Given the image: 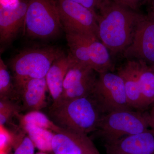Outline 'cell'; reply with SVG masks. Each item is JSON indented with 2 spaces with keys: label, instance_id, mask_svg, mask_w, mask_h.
<instances>
[{
  "label": "cell",
  "instance_id": "cell-1",
  "mask_svg": "<svg viewBox=\"0 0 154 154\" xmlns=\"http://www.w3.org/2000/svg\"><path fill=\"white\" fill-rule=\"evenodd\" d=\"M144 15L109 0L97 13L100 41L111 54L123 53L130 45Z\"/></svg>",
  "mask_w": 154,
  "mask_h": 154
},
{
  "label": "cell",
  "instance_id": "cell-2",
  "mask_svg": "<svg viewBox=\"0 0 154 154\" xmlns=\"http://www.w3.org/2000/svg\"><path fill=\"white\" fill-rule=\"evenodd\" d=\"M105 113L93 93L49 107L48 116L58 126L88 134L96 132Z\"/></svg>",
  "mask_w": 154,
  "mask_h": 154
},
{
  "label": "cell",
  "instance_id": "cell-3",
  "mask_svg": "<svg viewBox=\"0 0 154 154\" xmlns=\"http://www.w3.org/2000/svg\"><path fill=\"white\" fill-rule=\"evenodd\" d=\"M64 54L59 48L48 47L26 50L16 56L11 60V66L18 95L27 81L45 78L53 63Z\"/></svg>",
  "mask_w": 154,
  "mask_h": 154
},
{
  "label": "cell",
  "instance_id": "cell-4",
  "mask_svg": "<svg viewBox=\"0 0 154 154\" xmlns=\"http://www.w3.org/2000/svg\"><path fill=\"white\" fill-rule=\"evenodd\" d=\"M149 128L146 112L124 109L105 114L96 132L105 144Z\"/></svg>",
  "mask_w": 154,
  "mask_h": 154
},
{
  "label": "cell",
  "instance_id": "cell-5",
  "mask_svg": "<svg viewBox=\"0 0 154 154\" xmlns=\"http://www.w3.org/2000/svg\"><path fill=\"white\" fill-rule=\"evenodd\" d=\"M25 26L32 38L47 39L58 35L63 27L56 0H28Z\"/></svg>",
  "mask_w": 154,
  "mask_h": 154
},
{
  "label": "cell",
  "instance_id": "cell-6",
  "mask_svg": "<svg viewBox=\"0 0 154 154\" xmlns=\"http://www.w3.org/2000/svg\"><path fill=\"white\" fill-rule=\"evenodd\" d=\"M69 53L77 61L90 66L98 74L113 71L110 53L99 38L78 33H66Z\"/></svg>",
  "mask_w": 154,
  "mask_h": 154
},
{
  "label": "cell",
  "instance_id": "cell-7",
  "mask_svg": "<svg viewBox=\"0 0 154 154\" xmlns=\"http://www.w3.org/2000/svg\"><path fill=\"white\" fill-rule=\"evenodd\" d=\"M56 2L66 33L83 34L100 40L97 13L71 0H56Z\"/></svg>",
  "mask_w": 154,
  "mask_h": 154
},
{
  "label": "cell",
  "instance_id": "cell-8",
  "mask_svg": "<svg viewBox=\"0 0 154 154\" xmlns=\"http://www.w3.org/2000/svg\"><path fill=\"white\" fill-rule=\"evenodd\" d=\"M93 94L105 114L131 107L121 77L113 71L99 74Z\"/></svg>",
  "mask_w": 154,
  "mask_h": 154
},
{
  "label": "cell",
  "instance_id": "cell-9",
  "mask_svg": "<svg viewBox=\"0 0 154 154\" xmlns=\"http://www.w3.org/2000/svg\"><path fill=\"white\" fill-rule=\"evenodd\" d=\"M123 54L127 59L143 61L154 70V17L149 14L144 16Z\"/></svg>",
  "mask_w": 154,
  "mask_h": 154
},
{
  "label": "cell",
  "instance_id": "cell-10",
  "mask_svg": "<svg viewBox=\"0 0 154 154\" xmlns=\"http://www.w3.org/2000/svg\"><path fill=\"white\" fill-rule=\"evenodd\" d=\"M54 133L52 143L54 154H100L88 134L61 127Z\"/></svg>",
  "mask_w": 154,
  "mask_h": 154
},
{
  "label": "cell",
  "instance_id": "cell-11",
  "mask_svg": "<svg viewBox=\"0 0 154 154\" xmlns=\"http://www.w3.org/2000/svg\"><path fill=\"white\" fill-rule=\"evenodd\" d=\"M104 146L106 154H154V130L148 129Z\"/></svg>",
  "mask_w": 154,
  "mask_h": 154
},
{
  "label": "cell",
  "instance_id": "cell-12",
  "mask_svg": "<svg viewBox=\"0 0 154 154\" xmlns=\"http://www.w3.org/2000/svg\"><path fill=\"white\" fill-rule=\"evenodd\" d=\"M28 8V0L19 1L16 5L0 8V41L7 43L12 41L24 25Z\"/></svg>",
  "mask_w": 154,
  "mask_h": 154
},
{
  "label": "cell",
  "instance_id": "cell-13",
  "mask_svg": "<svg viewBox=\"0 0 154 154\" xmlns=\"http://www.w3.org/2000/svg\"><path fill=\"white\" fill-rule=\"evenodd\" d=\"M117 73L124 82L127 97L131 107L134 110L145 111L148 108L144 102L139 85L135 60L127 59L118 69Z\"/></svg>",
  "mask_w": 154,
  "mask_h": 154
},
{
  "label": "cell",
  "instance_id": "cell-14",
  "mask_svg": "<svg viewBox=\"0 0 154 154\" xmlns=\"http://www.w3.org/2000/svg\"><path fill=\"white\" fill-rule=\"evenodd\" d=\"M48 89L46 79H35L27 81L19 92L22 99V110L39 111L46 107V92Z\"/></svg>",
  "mask_w": 154,
  "mask_h": 154
},
{
  "label": "cell",
  "instance_id": "cell-15",
  "mask_svg": "<svg viewBox=\"0 0 154 154\" xmlns=\"http://www.w3.org/2000/svg\"><path fill=\"white\" fill-rule=\"evenodd\" d=\"M74 58L70 53L54 61L45 76L48 88L53 103L57 102L63 92L64 80Z\"/></svg>",
  "mask_w": 154,
  "mask_h": 154
},
{
  "label": "cell",
  "instance_id": "cell-16",
  "mask_svg": "<svg viewBox=\"0 0 154 154\" xmlns=\"http://www.w3.org/2000/svg\"><path fill=\"white\" fill-rule=\"evenodd\" d=\"M136 60L139 85L147 108L154 104V70L146 63Z\"/></svg>",
  "mask_w": 154,
  "mask_h": 154
},
{
  "label": "cell",
  "instance_id": "cell-17",
  "mask_svg": "<svg viewBox=\"0 0 154 154\" xmlns=\"http://www.w3.org/2000/svg\"><path fill=\"white\" fill-rule=\"evenodd\" d=\"M96 72L90 66L81 63L75 59L64 80L63 92L88 80L96 78L97 77Z\"/></svg>",
  "mask_w": 154,
  "mask_h": 154
},
{
  "label": "cell",
  "instance_id": "cell-18",
  "mask_svg": "<svg viewBox=\"0 0 154 154\" xmlns=\"http://www.w3.org/2000/svg\"><path fill=\"white\" fill-rule=\"evenodd\" d=\"M21 126L38 150L43 152H52V140L54 132L33 125L24 124Z\"/></svg>",
  "mask_w": 154,
  "mask_h": 154
},
{
  "label": "cell",
  "instance_id": "cell-19",
  "mask_svg": "<svg viewBox=\"0 0 154 154\" xmlns=\"http://www.w3.org/2000/svg\"><path fill=\"white\" fill-rule=\"evenodd\" d=\"M17 116L20 119L21 125L30 124L40 127L56 132L60 129L58 126L51 121L48 116L45 115L40 111H33L28 112L25 115L18 114Z\"/></svg>",
  "mask_w": 154,
  "mask_h": 154
},
{
  "label": "cell",
  "instance_id": "cell-20",
  "mask_svg": "<svg viewBox=\"0 0 154 154\" xmlns=\"http://www.w3.org/2000/svg\"><path fill=\"white\" fill-rule=\"evenodd\" d=\"M19 97L7 66L0 58V99L15 100Z\"/></svg>",
  "mask_w": 154,
  "mask_h": 154
},
{
  "label": "cell",
  "instance_id": "cell-21",
  "mask_svg": "<svg viewBox=\"0 0 154 154\" xmlns=\"http://www.w3.org/2000/svg\"><path fill=\"white\" fill-rule=\"evenodd\" d=\"M13 134L14 154H34L36 147L25 130L22 128L18 134Z\"/></svg>",
  "mask_w": 154,
  "mask_h": 154
},
{
  "label": "cell",
  "instance_id": "cell-22",
  "mask_svg": "<svg viewBox=\"0 0 154 154\" xmlns=\"http://www.w3.org/2000/svg\"><path fill=\"white\" fill-rule=\"evenodd\" d=\"M0 150L1 152L8 153V151L13 145V134L4 128L0 125Z\"/></svg>",
  "mask_w": 154,
  "mask_h": 154
},
{
  "label": "cell",
  "instance_id": "cell-23",
  "mask_svg": "<svg viewBox=\"0 0 154 154\" xmlns=\"http://www.w3.org/2000/svg\"><path fill=\"white\" fill-rule=\"evenodd\" d=\"M79 3L97 13L100 8L109 0H71Z\"/></svg>",
  "mask_w": 154,
  "mask_h": 154
},
{
  "label": "cell",
  "instance_id": "cell-24",
  "mask_svg": "<svg viewBox=\"0 0 154 154\" xmlns=\"http://www.w3.org/2000/svg\"><path fill=\"white\" fill-rule=\"evenodd\" d=\"M117 5L136 11L143 0H112Z\"/></svg>",
  "mask_w": 154,
  "mask_h": 154
},
{
  "label": "cell",
  "instance_id": "cell-25",
  "mask_svg": "<svg viewBox=\"0 0 154 154\" xmlns=\"http://www.w3.org/2000/svg\"><path fill=\"white\" fill-rule=\"evenodd\" d=\"M146 112L149 128L154 130V104L149 111Z\"/></svg>",
  "mask_w": 154,
  "mask_h": 154
},
{
  "label": "cell",
  "instance_id": "cell-26",
  "mask_svg": "<svg viewBox=\"0 0 154 154\" xmlns=\"http://www.w3.org/2000/svg\"><path fill=\"white\" fill-rule=\"evenodd\" d=\"M151 8L150 12L149 13V15L154 17V0H151Z\"/></svg>",
  "mask_w": 154,
  "mask_h": 154
},
{
  "label": "cell",
  "instance_id": "cell-27",
  "mask_svg": "<svg viewBox=\"0 0 154 154\" xmlns=\"http://www.w3.org/2000/svg\"><path fill=\"white\" fill-rule=\"evenodd\" d=\"M36 154H47L43 152H42L38 153H37Z\"/></svg>",
  "mask_w": 154,
  "mask_h": 154
},
{
  "label": "cell",
  "instance_id": "cell-28",
  "mask_svg": "<svg viewBox=\"0 0 154 154\" xmlns=\"http://www.w3.org/2000/svg\"><path fill=\"white\" fill-rule=\"evenodd\" d=\"M8 154V153L6 152H1V154Z\"/></svg>",
  "mask_w": 154,
  "mask_h": 154
},
{
  "label": "cell",
  "instance_id": "cell-29",
  "mask_svg": "<svg viewBox=\"0 0 154 154\" xmlns=\"http://www.w3.org/2000/svg\"><path fill=\"white\" fill-rule=\"evenodd\" d=\"M145 1H149V0H145ZM151 1V0H150Z\"/></svg>",
  "mask_w": 154,
  "mask_h": 154
},
{
  "label": "cell",
  "instance_id": "cell-30",
  "mask_svg": "<svg viewBox=\"0 0 154 154\" xmlns=\"http://www.w3.org/2000/svg\"></svg>",
  "mask_w": 154,
  "mask_h": 154
}]
</instances>
